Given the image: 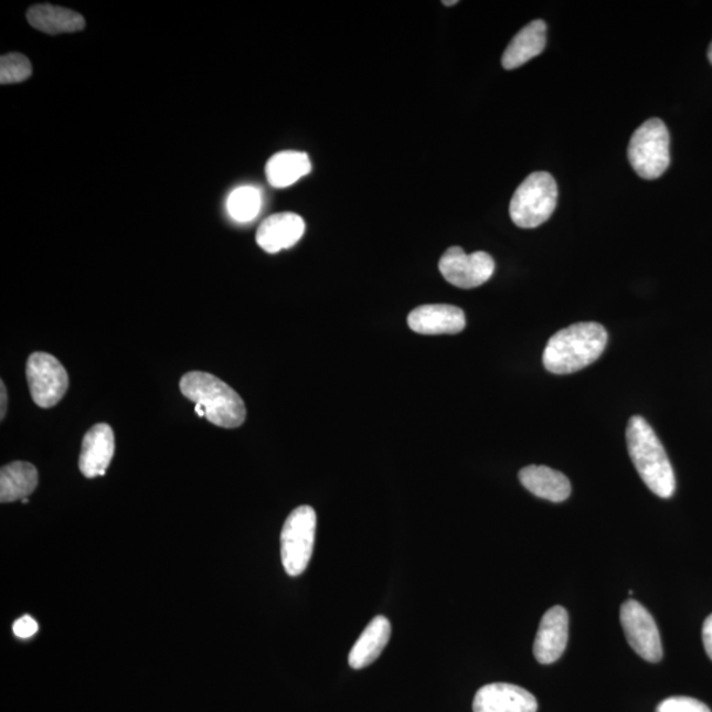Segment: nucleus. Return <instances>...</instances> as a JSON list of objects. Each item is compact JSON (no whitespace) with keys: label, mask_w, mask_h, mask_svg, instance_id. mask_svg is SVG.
<instances>
[{"label":"nucleus","mask_w":712,"mask_h":712,"mask_svg":"<svg viewBox=\"0 0 712 712\" xmlns=\"http://www.w3.org/2000/svg\"><path fill=\"white\" fill-rule=\"evenodd\" d=\"M607 341V331L601 323H574L549 339L542 362L552 374H574L598 361Z\"/></svg>","instance_id":"1"},{"label":"nucleus","mask_w":712,"mask_h":712,"mask_svg":"<svg viewBox=\"0 0 712 712\" xmlns=\"http://www.w3.org/2000/svg\"><path fill=\"white\" fill-rule=\"evenodd\" d=\"M180 390L190 402L195 403V413L208 422L234 429L246 419V405L240 395L221 379L206 372H188L182 376Z\"/></svg>","instance_id":"2"},{"label":"nucleus","mask_w":712,"mask_h":712,"mask_svg":"<svg viewBox=\"0 0 712 712\" xmlns=\"http://www.w3.org/2000/svg\"><path fill=\"white\" fill-rule=\"evenodd\" d=\"M627 446L630 459L644 483L657 497L669 499L676 491V477L667 451L646 418L630 417L627 426Z\"/></svg>","instance_id":"3"},{"label":"nucleus","mask_w":712,"mask_h":712,"mask_svg":"<svg viewBox=\"0 0 712 712\" xmlns=\"http://www.w3.org/2000/svg\"><path fill=\"white\" fill-rule=\"evenodd\" d=\"M559 201L553 176L534 172L521 182L510 203L511 220L520 229H535L551 219Z\"/></svg>","instance_id":"4"},{"label":"nucleus","mask_w":712,"mask_h":712,"mask_svg":"<svg viewBox=\"0 0 712 712\" xmlns=\"http://www.w3.org/2000/svg\"><path fill=\"white\" fill-rule=\"evenodd\" d=\"M670 137L661 119H649L630 138L628 159L641 179L656 180L670 164Z\"/></svg>","instance_id":"5"},{"label":"nucleus","mask_w":712,"mask_h":712,"mask_svg":"<svg viewBox=\"0 0 712 712\" xmlns=\"http://www.w3.org/2000/svg\"><path fill=\"white\" fill-rule=\"evenodd\" d=\"M317 514L310 506L296 508L285 521L281 532V560L290 576L301 575L314 554Z\"/></svg>","instance_id":"6"},{"label":"nucleus","mask_w":712,"mask_h":712,"mask_svg":"<svg viewBox=\"0 0 712 712\" xmlns=\"http://www.w3.org/2000/svg\"><path fill=\"white\" fill-rule=\"evenodd\" d=\"M25 374L32 400L40 408H52L70 389L64 365L46 352H33L26 362Z\"/></svg>","instance_id":"7"},{"label":"nucleus","mask_w":712,"mask_h":712,"mask_svg":"<svg viewBox=\"0 0 712 712\" xmlns=\"http://www.w3.org/2000/svg\"><path fill=\"white\" fill-rule=\"evenodd\" d=\"M620 623L630 648L648 662H660L662 642L653 616L639 602L629 599L620 608Z\"/></svg>","instance_id":"8"},{"label":"nucleus","mask_w":712,"mask_h":712,"mask_svg":"<svg viewBox=\"0 0 712 712\" xmlns=\"http://www.w3.org/2000/svg\"><path fill=\"white\" fill-rule=\"evenodd\" d=\"M438 268L445 280L454 287L472 289L491 279L495 262L483 251L467 255L464 248L450 247L440 257Z\"/></svg>","instance_id":"9"},{"label":"nucleus","mask_w":712,"mask_h":712,"mask_svg":"<svg viewBox=\"0 0 712 712\" xmlns=\"http://www.w3.org/2000/svg\"><path fill=\"white\" fill-rule=\"evenodd\" d=\"M474 712H538L539 703L525 689L511 683H490L478 690Z\"/></svg>","instance_id":"10"},{"label":"nucleus","mask_w":712,"mask_h":712,"mask_svg":"<svg viewBox=\"0 0 712 712\" xmlns=\"http://www.w3.org/2000/svg\"><path fill=\"white\" fill-rule=\"evenodd\" d=\"M568 640V615L564 607L555 606L542 616L535 635L533 655L542 665L553 663L564 655Z\"/></svg>","instance_id":"11"},{"label":"nucleus","mask_w":712,"mask_h":712,"mask_svg":"<svg viewBox=\"0 0 712 712\" xmlns=\"http://www.w3.org/2000/svg\"><path fill=\"white\" fill-rule=\"evenodd\" d=\"M408 325L423 336L458 334L466 328V316L454 305L429 304L412 310Z\"/></svg>","instance_id":"12"},{"label":"nucleus","mask_w":712,"mask_h":712,"mask_svg":"<svg viewBox=\"0 0 712 712\" xmlns=\"http://www.w3.org/2000/svg\"><path fill=\"white\" fill-rule=\"evenodd\" d=\"M115 451L111 426L97 424L87 431L81 447L79 470L86 478L104 477Z\"/></svg>","instance_id":"13"},{"label":"nucleus","mask_w":712,"mask_h":712,"mask_svg":"<svg viewBox=\"0 0 712 712\" xmlns=\"http://www.w3.org/2000/svg\"><path fill=\"white\" fill-rule=\"evenodd\" d=\"M305 233L302 216L295 213H279L262 222L256 233V243L268 254H277L294 247Z\"/></svg>","instance_id":"14"},{"label":"nucleus","mask_w":712,"mask_h":712,"mask_svg":"<svg viewBox=\"0 0 712 712\" xmlns=\"http://www.w3.org/2000/svg\"><path fill=\"white\" fill-rule=\"evenodd\" d=\"M545 46L546 24L544 20H533L508 44L503 57H501V65L507 71L518 70V67L527 64L528 61L538 57L545 50Z\"/></svg>","instance_id":"15"},{"label":"nucleus","mask_w":712,"mask_h":712,"mask_svg":"<svg viewBox=\"0 0 712 712\" xmlns=\"http://www.w3.org/2000/svg\"><path fill=\"white\" fill-rule=\"evenodd\" d=\"M521 485L534 497L561 503L572 493V485L564 474L546 466H528L519 472Z\"/></svg>","instance_id":"16"},{"label":"nucleus","mask_w":712,"mask_h":712,"mask_svg":"<svg viewBox=\"0 0 712 712\" xmlns=\"http://www.w3.org/2000/svg\"><path fill=\"white\" fill-rule=\"evenodd\" d=\"M391 623L384 616H376L363 630L350 650L349 663L352 669H363L379 659L391 639Z\"/></svg>","instance_id":"17"},{"label":"nucleus","mask_w":712,"mask_h":712,"mask_svg":"<svg viewBox=\"0 0 712 712\" xmlns=\"http://www.w3.org/2000/svg\"><path fill=\"white\" fill-rule=\"evenodd\" d=\"M26 19L33 29L47 35L78 32L85 29V19L78 12L52 4L31 7L26 12Z\"/></svg>","instance_id":"18"},{"label":"nucleus","mask_w":712,"mask_h":712,"mask_svg":"<svg viewBox=\"0 0 712 712\" xmlns=\"http://www.w3.org/2000/svg\"><path fill=\"white\" fill-rule=\"evenodd\" d=\"M311 171L309 156L305 152H277L267 162L266 176L274 188H288Z\"/></svg>","instance_id":"19"},{"label":"nucleus","mask_w":712,"mask_h":712,"mask_svg":"<svg viewBox=\"0 0 712 712\" xmlns=\"http://www.w3.org/2000/svg\"><path fill=\"white\" fill-rule=\"evenodd\" d=\"M39 474L29 463H12L0 470V501L24 500L36 490Z\"/></svg>","instance_id":"20"},{"label":"nucleus","mask_w":712,"mask_h":712,"mask_svg":"<svg viewBox=\"0 0 712 712\" xmlns=\"http://www.w3.org/2000/svg\"><path fill=\"white\" fill-rule=\"evenodd\" d=\"M262 210V193L254 187H241L230 194L227 212L236 222L254 221Z\"/></svg>","instance_id":"21"},{"label":"nucleus","mask_w":712,"mask_h":712,"mask_svg":"<svg viewBox=\"0 0 712 712\" xmlns=\"http://www.w3.org/2000/svg\"><path fill=\"white\" fill-rule=\"evenodd\" d=\"M32 74L29 57L20 53H9L0 60V84L12 85L23 83Z\"/></svg>","instance_id":"22"},{"label":"nucleus","mask_w":712,"mask_h":712,"mask_svg":"<svg viewBox=\"0 0 712 712\" xmlns=\"http://www.w3.org/2000/svg\"><path fill=\"white\" fill-rule=\"evenodd\" d=\"M656 712H711V710L694 698L671 697L661 702Z\"/></svg>","instance_id":"23"},{"label":"nucleus","mask_w":712,"mask_h":712,"mask_svg":"<svg viewBox=\"0 0 712 712\" xmlns=\"http://www.w3.org/2000/svg\"><path fill=\"white\" fill-rule=\"evenodd\" d=\"M38 629V621L30 615L20 617V619L13 624V634H15L19 639H30V637L36 635Z\"/></svg>","instance_id":"24"},{"label":"nucleus","mask_w":712,"mask_h":712,"mask_svg":"<svg viewBox=\"0 0 712 712\" xmlns=\"http://www.w3.org/2000/svg\"><path fill=\"white\" fill-rule=\"evenodd\" d=\"M702 636L704 649L712 660V614L704 620Z\"/></svg>","instance_id":"25"},{"label":"nucleus","mask_w":712,"mask_h":712,"mask_svg":"<svg viewBox=\"0 0 712 712\" xmlns=\"http://www.w3.org/2000/svg\"><path fill=\"white\" fill-rule=\"evenodd\" d=\"M0 402H2L0 404V419L3 422L7 411V390L3 382H0Z\"/></svg>","instance_id":"26"},{"label":"nucleus","mask_w":712,"mask_h":712,"mask_svg":"<svg viewBox=\"0 0 712 712\" xmlns=\"http://www.w3.org/2000/svg\"><path fill=\"white\" fill-rule=\"evenodd\" d=\"M708 56H709L710 63L712 64V43L710 44Z\"/></svg>","instance_id":"27"},{"label":"nucleus","mask_w":712,"mask_h":712,"mask_svg":"<svg viewBox=\"0 0 712 712\" xmlns=\"http://www.w3.org/2000/svg\"><path fill=\"white\" fill-rule=\"evenodd\" d=\"M443 3L446 6H454V4H457L458 2H443Z\"/></svg>","instance_id":"28"}]
</instances>
